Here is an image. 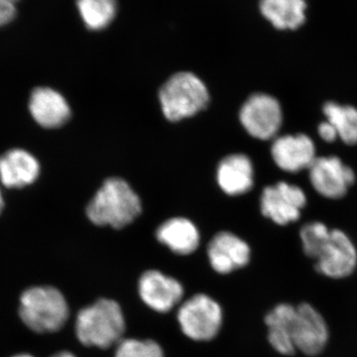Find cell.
Masks as SVG:
<instances>
[{
	"label": "cell",
	"instance_id": "cell-12",
	"mask_svg": "<svg viewBox=\"0 0 357 357\" xmlns=\"http://www.w3.org/2000/svg\"><path fill=\"white\" fill-rule=\"evenodd\" d=\"M139 295L154 311H171L182 299L184 289L180 282L156 270H150L139 280Z\"/></svg>",
	"mask_w": 357,
	"mask_h": 357
},
{
	"label": "cell",
	"instance_id": "cell-14",
	"mask_svg": "<svg viewBox=\"0 0 357 357\" xmlns=\"http://www.w3.org/2000/svg\"><path fill=\"white\" fill-rule=\"evenodd\" d=\"M33 119L45 128H57L69 121L70 109L62 95L49 88H37L30 98Z\"/></svg>",
	"mask_w": 357,
	"mask_h": 357
},
{
	"label": "cell",
	"instance_id": "cell-27",
	"mask_svg": "<svg viewBox=\"0 0 357 357\" xmlns=\"http://www.w3.org/2000/svg\"><path fill=\"white\" fill-rule=\"evenodd\" d=\"M2 208H3V201H2L1 192H0V211H1Z\"/></svg>",
	"mask_w": 357,
	"mask_h": 357
},
{
	"label": "cell",
	"instance_id": "cell-16",
	"mask_svg": "<svg viewBox=\"0 0 357 357\" xmlns=\"http://www.w3.org/2000/svg\"><path fill=\"white\" fill-rule=\"evenodd\" d=\"M253 176L252 162L243 154L227 156L218 169V185L230 196L248 192L253 185Z\"/></svg>",
	"mask_w": 357,
	"mask_h": 357
},
{
	"label": "cell",
	"instance_id": "cell-26",
	"mask_svg": "<svg viewBox=\"0 0 357 357\" xmlns=\"http://www.w3.org/2000/svg\"><path fill=\"white\" fill-rule=\"evenodd\" d=\"M52 357H76V356H75L74 354H70V352L62 351V352H59V354H55V356H52Z\"/></svg>",
	"mask_w": 357,
	"mask_h": 357
},
{
	"label": "cell",
	"instance_id": "cell-4",
	"mask_svg": "<svg viewBox=\"0 0 357 357\" xmlns=\"http://www.w3.org/2000/svg\"><path fill=\"white\" fill-rule=\"evenodd\" d=\"M162 110L171 121L192 116L208 105V89L196 75L181 72L174 75L160 89Z\"/></svg>",
	"mask_w": 357,
	"mask_h": 357
},
{
	"label": "cell",
	"instance_id": "cell-25",
	"mask_svg": "<svg viewBox=\"0 0 357 357\" xmlns=\"http://www.w3.org/2000/svg\"><path fill=\"white\" fill-rule=\"evenodd\" d=\"M318 132L319 137L328 143L335 142L338 138L337 130L333 128V124L330 123L328 121L321 122L319 124Z\"/></svg>",
	"mask_w": 357,
	"mask_h": 357
},
{
	"label": "cell",
	"instance_id": "cell-18",
	"mask_svg": "<svg viewBox=\"0 0 357 357\" xmlns=\"http://www.w3.org/2000/svg\"><path fill=\"white\" fill-rule=\"evenodd\" d=\"M157 238L173 252L191 255L199 243V234L194 223L183 218L167 220L157 230Z\"/></svg>",
	"mask_w": 357,
	"mask_h": 357
},
{
	"label": "cell",
	"instance_id": "cell-2",
	"mask_svg": "<svg viewBox=\"0 0 357 357\" xmlns=\"http://www.w3.org/2000/svg\"><path fill=\"white\" fill-rule=\"evenodd\" d=\"M126 332L121 307L115 301L100 299L77 314L76 335L86 347L109 349L119 344Z\"/></svg>",
	"mask_w": 357,
	"mask_h": 357
},
{
	"label": "cell",
	"instance_id": "cell-23",
	"mask_svg": "<svg viewBox=\"0 0 357 357\" xmlns=\"http://www.w3.org/2000/svg\"><path fill=\"white\" fill-rule=\"evenodd\" d=\"M115 357H164L161 347L153 340H122Z\"/></svg>",
	"mask_w": 357,
	"mask_h": 357
},
{
	"label": "cell",
	"instance_id": "cell-1",
	"mask_svg": "<svg viewBox=\"0 0 357 357\" xmlns=\"http://www.w3.org/2000/svg\"><path fill=\"white\" fill-rule=\"evenodd\" d=\"M86 213L96 225L122 229L140 215L141 202L128 182L110 178L91 199Z\"/></svg>",
	"mask_w": 357,
	"mask_h": 357
},
{
	"label": "cell",
	"instance_id": "cell-10",
	"mask_svg": "<svg viewBox=\"0 0 357 357\" xmlns=\"http://www.w3.org/2000/svg\"><path fill=\"white\" fill-rule=\"evenodd\" d=\"M328 325L318 310L303 303L296 307L293 325V342L296 349L307 356H316L328 344Z\"/></svg>",
	"mask_w": 357,
	"mask_h": 357
},
{
	"label": "cell",
	"instance_id": "cell-11",
	"mask_svg": "<svg viewBox=\"0 0 357 357\" xmlns=\"http://www.w3.org/2000/svg\"><path fill=\"white\" fill-rule=\"evenodd\" d=\"M271 155L275 164L289 173L309 169L317 158L314 141L306 134L277 138L272 145Z\"/></svg>",
	"mask_w": 357,
	"mask_h": 357
},
{
	"label": "cell",
	"instance_id": "cell-6",
	"mask_svg": "<svg viewBox=\"0 0 357 357\" xmlns=\"http://www.w3.org/2000/svg\"><path fill=\"white\" fill-rule=\"evenodd\" d=\"M241 121L252 137L268 140L278 133L283 121L280 103L266 93H255L241 110Z\"/></svg>",
	"mask_w": 357,
	"mask_h": 357
},
{
	"label": "cell",
	"instance_id": "cell-24",
	"mask_svg": "<svg viewBox=\"0 0 357 357\" xmlns=\"http://www.w3.org/2000/svg\"><path fill=\"white\" fill-rule=\"evenodd\" d=\"M16 4L10 0H0V27H3L15 18Z\"/></svg>",
	"mask_w": 357,
	"mask_h": 357
},
{
	"label": "cell",
	"instance_id": "cell-13",
	"mask_svg": "<svg viewBox=\"0 0 357 357\" xmlns=\"http://www.w3.org/2000/svg\"><path fill=\"white\" fill-rule=\"evenodd\" d=\"M211 267L220 274H227L248 265L250 259L248 244L230 232L222 231L213 237L208 249Z\"/></svg>",
	"mask_w": 357,
	"mask_h": 357
},
{
	"label": "cell",
	"instance_id": "cell-3",
	"mask_svg": "<svg viewBox=\"0 0 357 357\" xmlns=\"http://www.w3.org/2000/svg\"><path fill=\"white\" fill-rule=\"evenodd\" d=\"M20 316L33 332H58L69 318V307L58 289L33 287L21 295Z\"/></svg>",
	"mask_w": 357,
	"mask_h": 357
},
{
	"label": "cell",
	"instance_id": "cell-19",
	"mask_svg": "<svg viewBox=\"0 0 357 357\" xmlns=\"http://www.w3.org/2000/svg\"><path fill=\"white\" fill-rule=\"evenodd\" d=\"M259 7L277 29H298L306 20V0H260Z\"/></svg>",
	"mask_w": 357,
	"mask_h": 357
},
{
	"label": "cell",
	"instance_id": "cell-7",
	"mask_svg": "<svg viewBox=\"0 0 357 357\" xmlns=\"http://www.w3.org/2000/svg\"><path fill=\"white\" fill-rule=\"evenodd\" d=\"M309 170L312 188L326 199H342L356 182V174L337 156L317 157Z\"/></svg>",
	"mask_w": 357,
	"mask_h": 357
},
{
	"label": "cell",
	"instance_id": "cell-8",
	"mask_svg": "<svg viewBox=\"0 0 357 357\" xmlns=\"http://www.w3.org/2000/svg\"><path fill=\"white\" fill-rule=\"evenodd\" d=\"M306 204V194L300 187L279 182L263 191L261 211L276 225H287L299 220Z\"/></svg>",
	"mask_w": 357,
	"mask_h": 357
},
{
	"label": "cell",
	"instance_id": "cell-29",
	"mask_svg": "<svg viewBox=\"0 0 357 357\" xmlns=\"http://www.w3.org/2000/svg\"><path fill=\"white\" fill-rule=\"evenodd\" d=\"M11 2H13V3H17L18 1H20V0H10Z\"/></svg>",
	"mask_w": 357,
	"mask_h": 357
},
{
	"label": "cell",
	"instance_id": "cell-20",
	"mask_svg": "<svg viewBox=\"0 0 357 357\" xmlns=\"http://www.w3.org/2000/svg\"><path fill=\"white\" fill-rule=\"evenodd\" d=\"M77 11L84 24L91 31H100L116 17V0H77Z\"/></svg>",
	"mask_w": 357,
	"mask_h": 357
},
{
	"label": "cell",
	"instance_id": "cell-28",
	"mask_svg": "<svg viewBox=\"0 0 357 357\" xmlns=\"http://www.w3.org/2000/svg\"><path fill=\"white\" fill-rule=\"evenodd\" d=\"M13 357H34V356H30V354H18V356H15Z\"/></svg>",
	"mask_w": 357,
	"mask_h": 357
},
{
	"label": "cell",
	"instance_id": "cell-5",
	"mask_svg": "<svg viewBox=\"0 0 357 357\" xmlns=\"http://www.w3.org/2000/svg\"><path fill=\"white\" fill-rule=\"evenodd\" d=\"M178 321L183 333L198 342L213 340L220 332L222 311L215 300L204 294L185 301L178 312Z\"/></svg>",
	"mask_w": 357,
	"mask_h": 357
},
{
	"label": "cell",
	"instance_id": "cell-17",
	"mask_svg": "<svg viewBox=\"0 0 357 357\" xmlns=\"http://www.w3.org/2000/svg\"><path fill=\"white\" fill-rule=\"evenodd\" d=\"M295 317L296 307L290 304L278 305L265 317L268 340L275 351L282 356H293L297 351L293 342Z\"/></svg>",
	"mask_w": 357,
	"mask_h": 357
},
{
	"label": "cell",
	"instance_id": "cell-9",
	"mask_svg": "<svg viewBox=\"0 0 357 357\" xmlns=\"http://www.w3.org/2000/svg\"><path fill=\"white\" fill-rule=\"evenodd\" d=\"M357 266V251L342 230L331 229L330 237L316 260L317 271L328 278L351 276Z\"/></svg>",
	"mask_w": 357,
	"mask_h": 357
},
{
	"label": "cell",
	"instance_id": "cell-15",
	"mask_svg": "<svg viewBox=\"0 0 357 357\" xmlns=\"http://www.w3.org/2000/svg\"><path fill=\"white\" fill-rule=\"evenodd\" d=\"M39 169L37 160L25 150L13 149L0 156V180L6 188L32 184Z\"/></svg>",
	"mask_w": 357,
	"mask_h": 357
},
{
	"label": "cell",
	"instance_id": "cell-22",
	"mask_svg": "<svg viewBox=\"0 0 357 357\" xmlns=\"http://www.w3.org/2000/svg\"><path fill=\"white\" fill-rule=\"evenodd\" d=\"M330 234L331 229H328L325 223L314 222L305 225L300 231L305 255L312 259H318L319 253L323 250Z\"/></svg>",
	"mask_w": 357,
	"mask_h": 357
},
{
	"label": "cell",
	"instance_id": "cell-21",
	"mask_svg": "<svg viewBox=\"0 0 357 357\" xmlns=\"http://www.w3.org/2000/svg\"><path fill=\"white\" fill-rule=\"evenodd\" d=\"M326 121L337 130L338 138L345 144H357V109L351 105H342L328 102L324 105Z\"/></svg>",
	"mask_w": 357,
	"mask_h": 357
}]
</instances>
